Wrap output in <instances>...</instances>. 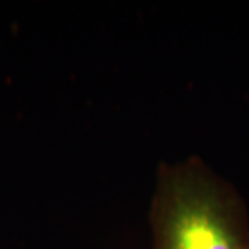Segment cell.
<instances>
[{"instance_id": "6da1fadb", "label": "cell", "mask_w": 249, "mask_h": 249, "mask_svg": "<svg viewBox=\"0 0 249 249\" xmlns=\"http://www.w3.org/2000/svg\"><path fill=\"white\" fill-rule=\"evenodd\" d=\"M150 222L152 249H249L244 198L198 157L160 163Z\"/></svg>"}]
</instances>
